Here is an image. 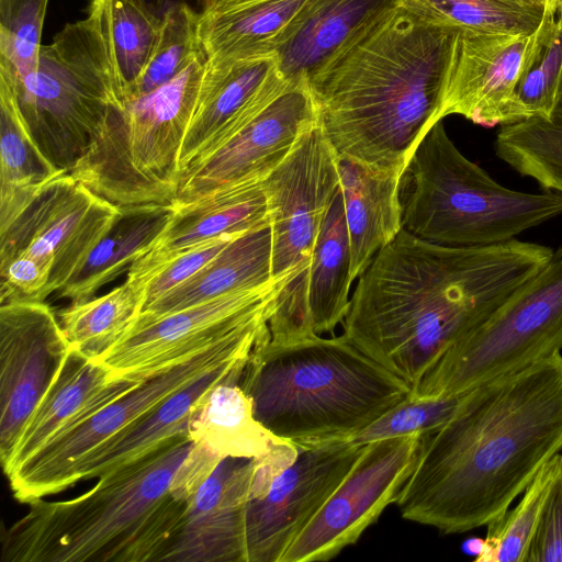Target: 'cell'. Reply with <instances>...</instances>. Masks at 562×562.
Here are the masks:
<instances>
[{"label": "cell", "instance_id": "obj_43", "mask_svg": "<svg viewBox=\"0 0 562 562\" xmlns=\"http://www.w3.org/2000/svg\"><path fill=\"white\" fill-rule=\"evenodd\" d=\"M148 14L162 21L165 15L176 7L187 5L202 14L206 11L207 0H132Z\"/></svg>", "mask_w": 562, "mask_h": 562}, {"label": "cell", "instance_id": "obj_32", "mask_svg": "<svg viewBox=\"0 0 562 562\" xmlns=\"http://www.w3.org/2000/svg\"><path fill=\"white\" fill-rule=\"evenodd\" d=\"M145 288L144 279L127 273L109 293L64 308L59 323L70 348L91 360L104 357L142 312Z\"/></svg>", "mask_w": 562, "mask_h": 562}, {"label": "cell", "instance_id": "obj_23", "mask_svg": "<svg viewBox=\"0 0 562 562\" xmlns=\"http://www.w3.org/2000/svg\"><path fill=\"white\" fill-rule=\"evenodd\" d=\"M402 7V0H310L278 50L288 80L310 79Z\"/></svg>", "mask_w": 562, "mask_h": 562}, {"label": "cell", "instance_id": "obj_19", "mask_svg": "<svg viewBox=\"0 0 562 562\" xmlns=\"http://www.w3.org/2000/svg\"><path fill=\"white\" fill-rule=\"evenodd\" d=\"M277 55L207 61L179 153L180 178L221 147L288 82Z\"/></svg>", "mask_w": 562, "mask_h": 562}, {"label": "cell", "instance_id": "obj_7", "mask_svg": "<svg viewBox=\"0 0 562 562\" xmlns=\"http://www.w3.org/2000/svg\"><path fill=\"white\" fill-rule=\"evenodd\" d=\"M206 55L137 99L112 106L70 175L119 206L172 203L179 153L195 111Z\"/></svg>", "mask_w": 562, "mask_h": 562}, {"label": "cell", "instance_id": "obj_5", "mask_svg": "<svg viewBox=\"0 0 562 562\" xmlns=\"http://www.w3.org/2000/svg\"><path fill=\"white\" fill-rule=\"evenodd\" d=\"M252 414L297 448L349 440L405 400L412 387L344 335H313L252 350L239 382Z\"/></svg>", "mask_w": 562, "mask_h": 562}, {"label": "cell", "instance_id": "obj_27", "mask_svg": "<svg viewBox=\"0 0 562 562\" xmlns=\"http://www.w3.org/2000/svg\"><path fill=\"white\" fill-rule=\"evenodd\" d=\"M272 281V231L269 221L233 239L198 272L143 308L132 325Z\"/></svg>", "mask_w": 562, "mask_h": 562}, {"label": "cell", "instance_id": "obj_39", "mask_svg": "<svg viewBox=\"0 0 562 562\" xmlns=\"http://www.w3.org/2000/svg\"><path fill=\"white\" fill-rule=\"evenodd\" d=\"M461 397L462 394L445 397H417L409 394L349 440L366 445L403 435L423 436L441 427L454 413Z\"/></svg>", "mask_w": 562, "mask_h": 562}, {"label": "cell", "instance_id": "obj_8", "mask_svg": "<svg viewBox=\"0 0 562 562\" xmlns=\"http://www.w3.org/2000/svg\"><path fill=\"white\" fill-rule=\"evenodd\" d=\"M11 77L30 137L56 169L67 173L91 145L110 109L122 101L99 16L90 7L86 19L66 24L50 44L41 46L31 74Z\"/></svg>", "mask_w": 562, "mask_h": 562}, {"label": "cell", "instance_id": "obj_30", "mask_svg": "<svg viewBox=\"0 0 562 562\" xmlns=\"http://www.w3.org/2000/svg\"><path fill=\"white\" fill-rule=\"evenodd\" d=\"M33 143L21 120L10 71L0 66V228L49 180L64 175Z\"/></svg>", "mask_w": 562, "mask_h": 562}, {"label": "cell", "instance_id": "obj_33", "mask_svg": "<svg viewBox=\"0 0 562 562\" xmlns=\"http://www.w3.org/2000/svg\"><path fill=\"white\" fill-rule=\"evenodd\" d=\"M402 7L434 24L473 34L530 35L546 13L537 0H402Z\"/></svg>", "mask_w": 562, "mask_h": 562}, {"label": "cell", "instance_id": "obj_29", "mask_svg": "<svg viewBox=\"0 0 562 562\" xmlns=\"http://www.w3.org/2000/svg\"><path fill=\"white\" fill-rule=\"evenodd\" d=\"M173 213L172 203L120 206L112 227L82 268L57 292L58 297L68 299L71 304L91 300L100 288L153 248Z\"/></svg>", "mask_w": 562, "mask_h": 562}, {"label": "cell", "instance_id": "obj_47", "mask_svg": "<svg viewBox=\"0 0 562 562\" xmlns=\"http://www.w3.org/2000/svg\"><path fill=\"white\" fill-rule=\"evenodd\" d=\"M537 1H539V2L543 3V4L546 5V8H547L548 2H549V0H537Z\"/></svg>", "mask_w": 562, "mask_h": 562}, {"label": "cell", "instance_id": "obj_16", "mask_svg": "<svg viewBox=\"0 0 562 562\" xmlns=\"http://www.w3.org/2000/svg\"><path fill=\"white\" fill-rule=\"evenodd\" d=\"M366 445L335 440L299 448L296 459L246 514L248 562H281L286 549L322 508L361 456Z\"/></svg>", "mask_w": 562, "mask_h": 562}, {"label": "cell", "instance_id": "obj_9", "mask_svg": "<svg viewBox=\"0 0 562 562\" xmlns=\"http://www.w3.org/2000/svg\"><path fill=\"white\" fill-rule=\"evenodd\" d=\"M562 349V249L482 323L453 342L412 390L457 396Z\"/></svg>", "mask_w": 562, "mask_h": 562}, {"label": "cell", "instance_id": "obj_45", "mask_svg": "<svg viewBox=\"0 0 562 562\" xmlns=\"http://www.w3.org/2000/svg\"><path fill=\"white\" fill-rule=\"evenodd\" d=\"M241 1H246V0H207L206 11L216 9V8H221V7H225V5H229L233 3L241 2Z\"/></svg>", "mask_w": 562, "mask_h": 562}, {"label": "cell", "instance_id": "obj_14", "mask_svg": "<svg viewBox=\"0 0 562 562\" xmlns=\"http://www.w3.org/2000/svg\"><path fill=\"white\" fill-rule=\"evenodd\" d=\"M280 288L279 282L272 281L132 325L99 362L116 378H151L206 350L250 322L272 315Z\"/></svg>", "mask_w": 562, "mask_h": 562}, {"label": "cell", "instance_id": "obj_12", "mask_svg": "<svg viewBox=\"0 0 562 562\" xmlns=\"http://www.w3.org/2000/svg\"><path fill=\"white\" fill-rule=\"evenodd\" d=\"M120 206L99 196L70 173L45 183L5 227L0 228V265L29 255L52 267L47 297L82 268L112 227Z\"/></svg>", "mask_w": 562, "mask_h": 562}, {"label": "cell", "instance_id": "obj_31", "mask_svg": "<svg viewBox=\"0 0 562 562\" xmlns=\"http://www.w3.org/2000/svg\"><path fill=\"white\" fill-rule=\"evenodd\" d=\"M188 435L221 458L260 459L281 442L252 414L250 398L238 381L220 383L198 405Z\"/></svg>", "mask_w": 562, "mask_h": 562}, {"label": "cell", "instance_id": "obj_25", "mask_svg": "<svg viewBox=\"0 0 562 562\" xmlns=\"http://www.w3.org/2000/svg\"><path fill=\"white\" fill-rule=\"evenodd\" d=\"M249 358L239 357L226 361L172 394L116 439L89 454L77 468L72 483L100 477L188 434L189 420L198 405L220 383L240 382Z\"/></svg>", "mask_w": 562, "mask_h": 562}, {"label": "cell", "instance_id": "obj_41", "mask_svg": "<svg viewBox=\"0 0 562 562\" xmlns=\"http://www.w3.org/2000/svg\"><path fill=\"white\" fill-rule=\"evenodd\" d=\"M555 472L524 562H562V454L555 456Z\"/></svg>", "mask_w": 562, "mask_h": 562}, {"label": "cell", "instance_id": "obj_6", "mask_svg": "<svg viewBox=\"0 0 562 562\" xmlns=\"http://www.w3.org/2000/svg\"><path fill=\"white\" fill-rule=\"evenodd\" d=\"M405 172L403 228L430 243L502 244L562 215V194L502 186L458 149L441 121L420 140Z\"/></svg>", "mask_w": 562, "mask_h": 562}, {"label": "cell", "instance_id": "obj_44", "mask_svg": "<svg viewBox=\"0 0 562 562\" xmlns=\"http://www.w3.org/2000/svg\"><path fill=\"white\" fill-rule=\"evenodd\" d=\"M484 546V539H472L467 542L468 551L476 557L482 552Z\"/></svg>", "mask_w": 562, "mask_h": 562}, {"label": "cell", "instance_id": "obj_13", "mask_svg": "<svg viewBox=\"0 0 562 562\" xmlns=\"http://www.w3.org/2000/svg\"><path fill=\"white\" fill-rule=\"evenodd\" d=\"M422 435L366 443L352 469L286 549L281 562L328 561L355 544L395 503L407 480Z\"/></svg>", "mask_w": 562, "mask_h": 562}, {"label": "cell", "instance_id": "obj_3", "mask_svg": "<svg viewBox=\"0 0 562 562\" xmlns=\"http://www.w3.org/2000/svg\"><path fill=\"white\" fill-rule=\"evenodd\" d=\"M460 33L401 7L307 80L338 158L405 173L440 121Z\"/></svg>", "mask_w": 562, "mask_h": 562}, {"label": "cell", "instance_id": "obj_22", "mask_svg": "<svg viewBox=\"0 0 562 562\" xmlns=\"http://www.w3.org/2000/svg\"><path fill=\"white\" fill-rule=\"evenodd\" d=\"M144 381L113 376L104 364L70 348L58 375L29 418L3 470L5 476L58 434L86 420Z\"/></svg>", "mask_w": 562, "mask_h": 562}, {"label": "cell", "instance_id": "obj_11", "mask_svg": "<svg viewBox=\"0 0 562 562\" xmlns=\"http://www.w3.org/2000/svg\"><path fill=\"white\" fill-rule=\"evenodd\" d=\"M272 231V280L279 294L306 272L324 217L340 184L338 156L318 121L261 181Z\"/></svg>", "mask_w": 562, "mask_h": 562}, {"label": "cell", "instance_id": "obj_28", "mask_svg": "<svg viewBox=\"0 0 562 562\" xmlns=\"http://www.w3.org/2000/svg\"><path fill=\"white\" fill-rule=\"evenodd\" d=\"M310 0H246L207 10L199 37L207 61L277 55Z\"/></svg>", "mask_w": 562, "mask_h": 562}, {"label": "cell", "instance_id": "obj_37", "mask_svg": "<svg viewBox=\"0 0 562 562\" xmlns=\"http://www.w3.org/2000/svg\"><path fill=\"white\" fill-rule=\"evenodd\" d=\"M201 14L187 5L176 7L162 19L154 53L122 103L145 95L177 77L201 53ZM121 103V104H122Z\"/></svg>", "mask_w": 562, "mask_h": 562}, {"label": "cell", "instance_id": "obj_10", "mask_svg": "<svg viewBox=\"0 0 562 562\" xmlns=\"http://www.w3.org/2000/svg\"><path fill=\"white\" fill-rule=\"evenodd\" d=\"M269 318L263 315L250 322L58 434L7 475L14 498L27 505L72 486L77 468L93 451L116 439L202 374L232 359L250 356L269 334Z\"/></svg>", "mask_w": 562, "mask_h": 562}, {"label": "cell", "instance_id": "obj_1", "mask_svg": "<svg viewBox=\"0 0 562 562\" xmlns=\"http://www.w3.org/2000/svg\"><path fill=\"white\" fill-rule=\"evenodd\" d=\"M562 450V355L462 394L451 417L420 438L395 502L406 520L442 533L503 516Z\"/></svg>", "mask_w": 562, "mask_h": 562}, {"label": "cell", "instance_id": "obj_21", "mask_svg": "<svg viewBox=\"0 0 562 562\" xmlns=\"http://www.w3.org/2000/svg\"><path fill=\"white\" fill-rule=\"evenodd\" d=\"M255 459L223 458L188 503L161 561L248 562L246 514Z\"/></svg>", "mask_w": 562, "mask_h": 562}, {"label": "cell", "instance_id": "obj_42", "mask_svg": "<svg viewBox=\"0 0 562 562\" xmlns=\"http://www.w3.org/2000/svg\"><path fill=\"white\" fill-rule=\"evenodd\" d=\"M52 267L32 256L18 255L0 265V303L45 302Z\"/></svg>", "mask_w": 562, "mask_h": 562}, {"label": "cell", "instance_id": "obj_38", "mask_svg": "<svg viewBox=\"0 0 562 562\" xmlns=\"http://www.w3.org/2000/svg\"><path fill=\"white\" fill-rule=\"evenodd\" d=\"M48 0H0V66L22 79L37 66Z\"/></svg>", "mask_w": 562, "mask_h": 562}, {"label": "cell", "instance_id": "obj_36", "mask_svg": "<svg viewBox=\"0 0 562 562\" xmlns=\"http://www.w3.org/2000/svg\"><path fill=\"white\" fill-rule=\"evenodd\" d=\"M557 456V454H555ZM555 456L536 474L516 507L487 525L477 562H524L555 472Z\"/></svg>", "mask_w": 562, "mask_h": 562}, {"label": "cell", "instance_id": "obj_2", "mask_svg": "<svg viewBox=\"0 0 562 562\" xmlns=\"http://www.w3.org/2000/svg\"><path fill=\"white\" fill-rule=\"evenodd\" d=\"M560 250L517 238L445 246L402 228L359 276L342 335L413 390L453 342Z\"/></svg>", "mask_w": 562, "mask_h": 562}, {"label": "cell", "instance_id": "obj_35", "mask_svg": "<svg viewBox=\"0 0 562 562\" xmlns=\"http://www.w3.org/2000/svg\"><path fill=\"white\" fill-rule=\"evenodd\" d=\"M520 122L548 119L562 100V16L546 9L530 35L516 88Z\"/></svg>", "mask_w": 562, "mask_h": 562}, {"label": "cell", "instance_id": "obj_26", "mask_svg": "<svg viewBox=\"0 0 562 562\" xmlns=\"http://www.w3.org/2000/svg\"><path fill=\"white\" fill-rule=\"evenodd\" d=\"M338 160L353 281L403 228L400 191L404 172Z\"/></svg>", "mask_w": 562, "mask_h": 562}, {"label": "cell", "instance_id": "obj_15", "mask_svg": "<svg viewBox=\"0 0 562 562\" xmlns=\"http://www.w3.org/2000/svg\"><path fill=\"white\" fill-rule=\"evenodd\" d=\"M317 121L307 79L289 80L221 147L182 173L172 203H189L227 187L262 181Z\"/></svg>", "mask_w": 562, "mask_h": 562}, {"label": "cell", "instance_id": "obj_46", "mask_svg": "<svg viewBox=\"0 0 562 562\" xmlns=\"http://www.w3.org/2000/svg\"><path fill=\"white\" fill-rule=\"evenodd\" d=\"M558 13L562 16V2L560 3V5L558 8Z\"/></svg>", "mask_w": 562, "mask_h": 562}, {"label": "cell", "instance_id": "obj_4", "mask_svg": "<svg viewBox=\"0 0 562 562\" xmlns=\"http://www.w3.org/2000/svg\"><path fill=\"white\" fill-rule=\"evenodd\" d=\"M194 442L188 434L100 477L87 493L29 503L2 535V562H156L179 532L189 501L172 491Z\"/></svg>", "mask_w": 562, "mask_h": 562}, {"label": "cell", "instance_id": "obj_24", "mask_svg": "<svg viewBox=\"0 0 562 562\" xmlns=\"http://www.w3.org/2000/svg\"><path fill=\"white\" fill-rule=\"evenodd\" d=\"M175 213L153 248L127 273L148 278L179 254L226 234H241L269 222L261 181L216 190L195 201L175 204Z\"/></svg>", "mask_w": 562, "mask_h": 562}, {"label": "cell", "instance_id": "obj_40", "mask_svg": "<svg viewBox=\"0 0 562 562\" xmlns=\"http://www.w3.org/2000/svg\"><path fill=\"white\" fill-rule=\"evenodd\" d=\"M241 234H226L205 240L179 254L172 260L154 271L145 280V303L143 308L198 272L227 244Z\"/></svg>", "mask_w": 562, "mask_h": 562}, {"label": "cell", "instance_id": "obj_18", "mask_svg": "<svg viewBox=\"0 0 562 562\" xmlns=\"http://www.w3.org/2000/svg\"><path fill=\"white\" fill-rule=\"evenodd\" d=\"M351 283L349 235L339 184L306 272L293 290L276 296L268 323L270 340L286 342L333 333L348 313Z\"/></svg>", "mask_w": 562, "mask_h": 562}, {"label": "cell", "instance_id": "obj_17", "mask_svg": "<svg viewBox=\"0 0 562 562\" xmlns=\"http://www.w3.org/2000/svg\"><path fill=\"white\" fill-rule=\"evenodd\" d=\"M70 345L45 302L0 306V459L4 470L19 438L68 353Z\"/></svg>", "mask_w": 562, "mask_h": 562}, {"label": "cell", "instance_id": "obj_20", "mask_svg": "<svg viewBox=\"0 0 562 562\" xmlns=\"http://www.w3.org/2000/svg\"><path fill=\"white\" fill-rule=\"evenodd\" d=\"M530 35L461 32L439 120L458 114L484 127L520 122L516 88Z\"/></svg>", "mask_w": 562, "mask_h": 562}, {"label": "cell", "instance_id": "obj_34", "mask_svg": "<svg viewBox=\"0 0 562 562\" xmlns=\"http://www.w3.org/2000/svg\"><path fill=\"white\" fill-rule=\"evenodd\" d=\"M89 7L99 16L123 100L144 72L162 21L132 0H92Z\"/></svg>", "mask_w": 562, "mask_h": 562}]
</instances>
